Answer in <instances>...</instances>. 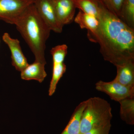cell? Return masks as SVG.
<instances>
[{
	"mask_svg": "<svg viewBox=\"0 0 134 134\" xmlns=\"http://www.w3.org/2000/svg\"><path fill=\"white\" fill-rule=\"evenodd\" d=\"M46 63L35 60L21 72L22 79L26 81L35 80L41 83L47 76L45 69Z\"/></svg>",
	"mask_w": 134,
	"mask_h": 134,
	"instance_id": "11",
	"label": "cell"
},
{
	"mask_svg": "<svg viewBox=\"0 0 134 134\" xmlns=\"http://www.w3.org/2000/svg\"><path fill=\"white\" fill-rule=\"evenodd\" d=\"M94 1H101V0H94Z\"/></svg>",
	"mask_w": 134,
	"mask_h": 134,
	"instance_id": "19",
	"label": "cell"
},
{
	"mask_svg": "<svg viewBox=\"0 0 134 134\" xmlns=\"http://www.w3.org/2000/svg\"><path fill=\"white\" fill-rule=\"evenodd\" d=\"M76 8L98 18L100 14V1L94 0H74Z\"/></svg>",
	"mask_w": 134,
	"mask_h": 134,
	"instance_id": "15",
	"label": "cell"
},
{
	"mask_svg": "<svg viewBox=\"0 0 134 134\" xmlns=\"http://www.w3.org/2000/svg\"><path fill=\"white\" fill-rule=\"evenodd\" d=\"M86 104V100L81 102L76 107L69 122L60 134H81V120Z\"/></svg>",
	"mask_w": 134,
	"mask_h": 134,
	"instance_id": "12",
	"label": "cell"
},
{
	"mask_svg": "<svg viewBox=\"0 0 134 134\" xmlns=\"http://www.w3.org/2000/svg\"><path fill=\"white\" fill-rule=\"evenodd\" d=\"M96 88L107 94L111 99L118 102L134 96V88L124 86L114 80L109 82L99 81L96 84Z\"/></svg>",
	"mask_w": 134,
	"mask_h": 134,
	"instance_id": "7",
	"label": "cell"
},
{
	"mask_svg": "<svg viewBox=\"0 0 134 134\" xmlns=\"http://www.w3.org/2000/svg\"><path fill=\"white\" fill-rule=\"evenodd\" d=\"M74 20L81 29H86L88 32L91 33L96 32L99 25L97 18L81 11L78 12Z\"/></svg>",
	"mask_w": 134,
	"mask_h": 134,
	"instance_id": "14",
	"label": "cell"
},
{
	"mask_svg": "<svg viewBox=\"0 0 134 134\" xmlns=\"http://www.w3.org/2000/svg\"><path fill=\"white\" fill-rule=\"evenodd\" d=\"M113 117L110 103L99 97L86 100V104L82 115L81 133L83 134L91 130L111 122Z\"/></svg>",
	"mask_w": 134,
	"mask_h": 134,
	"instance_id": "3",
	"label": "cell"
},
{
	"mask_svg": "<svg viewBox=\"0 0 134 134\" xmlns=\"http://www.w3.org/2000/svg\"><path fill=\"white\" fill-rule=\"evenodd\" d=\"M58 21L63 26L71 23L74 18L76 7L74 0H53Z\"/></svg>",
	"mask_w": 134,
	"mask_h": 134,
	"instance_id": "9",
	"label": "cell"
},
{
	"mask_svg": "<svg viewBox=\"0 0 134 134\" xmlns=\"http://www.w3.org/2000/svg\"><path fill=\"white\" fill-rule=\"evenodd\" d=\"M2 40L10 50L12 66L18 71L21 72L29 64L22 51L20 41L17 39L12 38L7 32L3 35Z\"/></svg>",
	"mask_w": 134,
	"mask_h": 134,
	"instance_id": "8",
	"label": "cell"
},
{
	"mask_svg": "<svg viewBox=\"0 0 134 134\" xmlns=\"http://www.w3.org/2000/svg\"><path fill=\"white\" fill-rule=\"evenodd\" d=\"M13 25L25 40L35 56V60L46 64L45 51L50 29L37 12L34 3L15 20Z\"/></svg>",
	"mask_w": 134,
	"mask_h": 134,
	"instance_id": "2",
	"label": "cell"
},
{
	"mask_svg": "<svg viewBox=\"0 0 134 134\" xmlns=\"http://www.w3.org/2000/svg\"><path fill=\"white\" fill-rule=\"evenodd\" d=\"M68 46L63 44L56 46L50 50L53 58V72L48 90L49 96H53L55 92L59 81L66 70L64 60L68 53Z\"/></svg>",
	"mask_w": 134,
	"mask_h": 134,
	"instance_id": "4",
	"label": "cell"
},
{
	"mask_svg": "<svg viewBox=\"0 0 134 134\" xmlns=\"http://www.w3.org/2000/svg\"><path fill=\"white\" fill-rule=\"evenodd\" d=\"M120 104V117L129 125H134V96L119 101Z\"/></svg>",
	"mask_w": 134,
	"mask_h": 134,
	"instance_id": "13",
	"label": "cell"
},
{
	"mask_svg": "<svg viewBox=\"0 0 134 134\" xmlns=\"http://www.w3.org/2000/svg\"><path fill=\"white\" fill-rule=\"evenodd\" d=\"M34 4L40 16L51 31L61 33L63 26L56 16L53 0H34Z\"/></svg>",
	"mask_w": 134,
	"mask_h": 134,
	"instance_id": "6",
	"label": "cell"
},
{
	"mask_svg": "<svg viewBox=\"0 0 134 134\" xmlns=\"http://www.w3.org/2000/svg\"><path fill=\"white\" fill-rule=\"evenodd\" d=\"M116 67L117 75L114 80L124 86L134 88V60Z\"/></svg>",
	"mask_w": 134,
	"mask_h": 134,
	"instance_id": "10",
	"label": "cell"
},
{
	"mask_svg": "<svg viewBox=\"0 0 134 134\" xmlns=\"http://www.w3.org/2000/svg\"><path fill=\"white\" fill-rule=\"evenodd\" d=\"M124 1V0H101V2L107 9L119 17Z\"/></svg>",
	"mask_w": 134,
	"mask_h": 134,
	"instance_id": "17",
	"label": "cell"
},
{
	"mask_svg": "<svg viewBox=\"0 0 134 134\" xmlns=\"http://www.w3.org/2000/svg\"><path fill=\"white\" fill-rule=\"evenodd\" d=\"M111 127V122L92 129L83 134H109Z\"/></svg>",
	"mask_w": 134,
	"mask_h": 134,
	"instance_id": "18",
	"label": "cell"
},
{
	"mask_svg": "<svg viewBox=\"0 0 134 134\" xmlns=\"http://www.w3.org/2000/svg\"><path fill=\"white\" fill-rule=\"evenodd\" d=\"M99 25L93 33L88 32L89 40L98 43L105 60L115 66L134 60V30L100 2Z\"/></svg>",
	"mask_w": 134,
	"mask_h": 134,
	"instance_id": "1",
	"label": "cell"
},
{
	"mask_svg": "<svg viewBox=\"0 0 134 134\" xmlns=\"http://www.w3.org/2000/svg\"><path fill=\"white\" fill-rule=\"evenodd\" d=\"M34 0H0V19L9 24L31 4Z\"/></svg>",
	"mask_w": 134,
	"mask_h": 134,
	"instance_id": "5",
	"label": "cell"
},
{
	"mask_svg": "<svg viewBox=\"0 0 134 134\" xmlns=\"http://www.w3.org/2000/svg\"><path fill=\"white\" fill-rule=\"evenodd\" d=\"M119 18L134 30V0H124Z\"/></svg>",
	"mask_w": 134,
	"mask_h": 134,
	"instance_id": "16",
	"label": "cell"
}]
</instances>
